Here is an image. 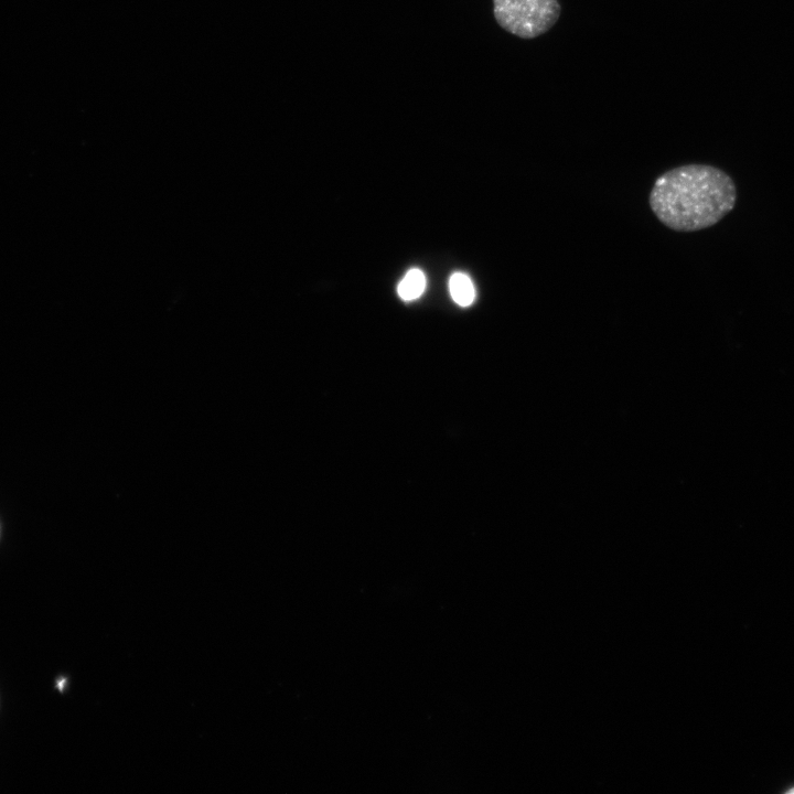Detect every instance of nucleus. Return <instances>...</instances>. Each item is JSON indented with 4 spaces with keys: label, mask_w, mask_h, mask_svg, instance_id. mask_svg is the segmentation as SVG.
Masks as SVG:
<instances>
[{
    "label": "nucleus",
    "mask_w": 794,
    "mask_h": 794,
    "mask_svg": "<svg viewBox=\"0 0 794 794\" xmlns=\"http://www.w3.org/2000/svg\"><path fill=\"white\" fill-rule=\"evenodd\" d=\"M494 17L501 28L523 39L536 37L558 20V0H493Z\"/></svg>",
    "instance_id": "obj_2"
},
{
    "label": "nucleus",
    "mask_w": 794,
    "mask_h": 794,
    "mask_svg": "<svg viewBox=\"0 0 794 794\" xmlns=\"http://www.w3.org/2000/svg\"><path fill=\"white\" fill-rule=\"evenodd\" d=\"M737 201L733 180L707 164H686L659 175L651 190L652 212L666 227L696 232L717 224Z\"/></svg>",
    "instance_id": "obj_1"
},
{
    "label": "nucleus",
    "mask_w": 794,
    "mask_h": 794,
    "mask_svg": "<svg viewBox=\"0 0 794 794\" xmlns=\"http://www.w3.org/2000/svg\"><path fill=\"white\" fill-rule=\"evenodd\" d=\"M788 793L794 794V787L788 791Z\"/></svg>",
    "instance_id": "obj_5"
},
{
    "label": "nucleus",
    "mask_w": 794,
    "mask_h": 794,
    "mask_svg": "<svg viewBox=\"0 0 794 794\" xmlns=\"http://www.w3.org/2000/svg\"><path fill=\"white\" fill-rule=\"evenodd\" d=\"M449 291L453 301L461 305H470L475 298V290L470 277L463 272H454L449 279Z\"/></svg>",
    "instance_id": "obj_3"
},
{
    "label": "nucleus",
    "mask_w": 794,
    "mask_h": 794,
    "mask_svg": "<svg viewBox=\"0 0 794 794\" xmlns=\"http://www.w3.org/2000/svg\"><path fill=\"white\" fill-rule=\"evenodd\" d=\"M426 288L425 273L418 269L412 268L400 280L397 292L399 297L405 301H411L419 298Z\"/></svg>",
    "instance_id": "obj_4"
}]
</instances>
